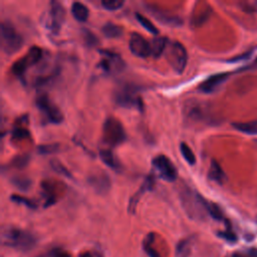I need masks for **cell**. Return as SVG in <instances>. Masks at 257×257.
Listing matches in <instances>:
<instances>
[{
    "mask_svg": "<svg viewBox=\"0 0 257 257\" xmlns=\"http://www.w3.org/2000/svg\"><path fill=\"white\" fill-rule=\"evenodd\" d=\"M52 257H70V254L68 252L56 249L52 252Z\"/></svg>",
    "mask_w": 257,
    "mask_h": 257,
    "instance_id": "obj_37",
    "label": "cell"
},
{
    "mask_svg": "<svg viewBox=\"0 0 257 257\" xmlns=\"http://www.w3.org/2000/svg\"><path fill=\"white\" fill-rule=\"evenodd\" d=\"M218 235L224 239H226L227 241H230V242H233L236 240V235L231 231V229H227L226 231L224 232H219Z\"/></svg>",
    "mask_w": 257,
    "mask_h": 257,
    "instance_id": "obj_36",
    "label": "cell"
},
{
    "mask_svg": "<svg viewBox=\"0 0 257 257\" xmlns=\"http://www.w3.org/2000/svg\"><path fill=\"white\" fill-rule=\"evenodd\" d=\"M169 44V41L167 39V37L164 36H159V37H155L153 38V40L151 41V45H152V55L157 58L159 56L162 55V53L165 51L167 45Z\"/></svg>",
    "mask_w": 257,
    "mask_h": 257,
    "instance_id": "obj_22",
    "label": "cell"
},
{
    "mask_svg": "<svg viewBox=\"0 0 257 257\" xmlns=\"http://www.w3.org/2000/svg\"><path fill=\"white\" fill-rule=\"evenodd\" d=\"M150 12L154 17H156L160 22L166 24V25H173V26H179L182 24V19L179 16H174V15H169L167 13H164L156 8H149Z\"/></svg>",
    "mask_w": 257,
    "mask_h": 257,
    "instance_id": "obj_16",
    "label": "cell"
},
{
    "mask_svg": "<svg viewBox=\"0 0 257 257\" xmlns=\"http://www.w3.org/2000/svg\"><path fill=\"white\" fill-rule=\"evenodd\" d=\"M232 125L239 132L246 135H257V120L245 121V122H233Z\"/></svg>",
    "mask_w": 257,
    "mask_h": 257,
    "instance_id": "obj_23",
    "label": "cell"
},
{
    "mask_svg": "<svg viewBox=\"0 0 257 257\" xmlns=\"http://www.w3.org/2000/svg\"><path fill=\"white\" fill-rule=\"evenodd\" d=\"M128 47L132 53L138 57L146 58L152 55V45L146 37L138 32H133L130 36Z\"/></svg>",
    "mask_w": 257,
    "mask_h": 257,
    "instance_id": "obj_12",
    "label": "cell"
},
{
    "mask_svg": "<svg viewBox=\"0 0 257 257\" xmlns=\"http://www.w3.org/2000/svg\"><path fill=\"white\" fill-rule=\"evenodd\" d=\"M59 146L57 144H46V145H40L37 148L38 154L41 155H48V154H54L58 151Z\"/></svg>",
    "mask_w": 257,
    "mask_h": 257,
    "instance_id": "obj_31",
    "label": "cell"
},
{
    "mask_svg": "<svg viewBox=\"0 0 257 257\" xmlns=\"http://www.w3.org/2000/svg\"><path fill=\"white\" fill-rule=\"evenodd\" d=\"M180 200L187 215L195 220H203L208 214L209 201L197 191L185 185L180 191Z\"/></svg>",
    "mask_w": 257,
    "mask_h": 257,
    "instance_id": "obj_1",
    "label": "cell"
},
{
    "mask_svg": "<svg viewBox=\"0 0 257 257\" xmlns=\"http://www.w3.org/2000/svg\"><path fill=\"white\" fill-rule=\"evenodd\" d=\"M124 2L122 0H102L101 6L109 11L118 10L123 6Z\"/></svg>",
    "mask_w": 257,
    "mask_h": 257,
    "instance_id": "obj_30",
    "label": "cell"
},
{
    "mask_svg": "<svg viewBox=\"0 0 257 257\" xmlns=\"http://www.w3.org/2000/svg\"><path fill=\"white\" fill-rule=\"evenodd\" d=\"M99 157L101 161L110 169L114 171H118L120 168V164L113 153L108 149H101L99 150Z\"/></svg>",
    "mask_w": 257,
    "mask_h": 257,
    "instance_id": "obj_18",
    "label": "cell"
},
{
    "mask_svg": "<svg viewBox=\"0 0 257 257\" xmlns=\"http://www.w3.org/2000/svg\"><path fill=\"white\" fill-rule=\"evenodd\" d=\"M50 166H51V168H52V170L54 171V172H56L57 174H59V175H61V176H63V177H66V178H72L71 177V173L66 169V167L63 165V164H61L58 160H51L50 161Z\"/></svg>",
    "mask_w": 257,
    "mask_h": 257,
    "instance_id": "obj_28",
    "label": "cell"
},
{
    "mask_svg": "<svg viewBox=\"0 0 257 257\" xmlns=\"http://www.w3.org/2000/svg\"><path fill=\"white\" fill-rule=\"evenodd\" d=\"M29 160H30L29 155L23 154V155H20V156L15 157V158L12 160L11 164L13 165V167H15V168H20V169H21V168H24V167L27 166V164L29 163Z\"/></svg>",
    "mask_w": 257,
    "mask_h": 257,
    "instance_id": "obj_32",
    "label": "cell"
},
{
    "mask_svg": "<svg viewBox=\"0 0 257 257\" xmlns=\"http://www.w3.org/2000/svg\"><path fill=\"white\" fill-rule=\"evenodd\" d=\"M65 10L61 3L57 1H51L49 3V10L47 16V27L48 29L56 34L61 28V25L64 21Z\"/></svg>",
    "mask_w": 257,
    "mask_h": 257,
    "instance_id": "obj_11",
    "label": "cell"
},
{
    "mask_svg": "<svg viewBox=\"0 0 257 257\" xmlns=\"http://www.w3.org/2000/svg\"><path fill=\"white\" fill-rule=\"evenodd\" d=\"M121 28L111 22H107L105 23L102 27H101V32L103 33V35L107 38H116L119 37L121 35Z\"/></svg>",
    "mask_w": 257,
    "mask_h": 257,
    "instance_id": "obj_24",
    "label": "cell"
},
{
    "mask_svg": "<svg viewBox=\"0 0 257 257\" xmlns=\"http://www.w3.org/2000/svg\"><path fill=\"white\" fill-rule=\"evenodd\" d=\"M152 165L160 178L167 182H174L177 179L178 171L173 162L165 155H158L152 160Z\"/></svg>",
    "mask_w": 257,
    "mask_h": 257,
    "instance_id": "obj_8",
    "label": "cell"
},
{
    "mask_svg": "<svg viewBox=\"0 0 257 257\" xmlns=\"http://www.w3.org/2000/svg\"><path fill=\"white\" fill-rule=\"evenodd\" d=\"M88 184L98 194H105L109 191L111 182L106 174L98 173L88 177Z\"/></svg>",
    "mask_w": 257,
    "mask_h": 257,
    "instance_id": "obj_15",
    "label": "cell"
},
{
    "mask_svg": "<svg viewBox=\"0 0 257 257\" xmlns=\"http://www.w3.org/2000/svg\"><path fill=\"white\" fill-rule=\"evenodd\" d=\"M12 139L19 141V140H23L25 138H28L30 136L28 130L26 127H22V126H16L13 128L12 131Z\"/></svg>",
    "mask_w": 257,
    "mask_h": 257,
    "instance_id": "obj_33",
    "label": "cell"
},
{
    "mask_svg": "<svg viewBox=\"0 0 257 257\" xmlns=\"http://www.w3.org/2000/svg\"><path fill=\"white\" fill-rule=\"evenodd\" d=\"M72 16L79 22H85L88 18V8L81 2H73L71 4Z\"/></svg>",
    "mask_w": 257,
    "mask_h": 257,
    "instance_id": "obj_20",
    "label": "cell"
},
{
    "mask_svg": "<svg viewBox=\"0 0 257 257\" xmlns=\"http://www.w3.org/2000/svg\"><path fill=\"white\" fill-rule=\"evenodd\" d=\"M79 257H102V255L98 252H91V251H86L83 252L79 255Z\"/></svg>",
    "mask_w": 257,
    "mask_h": 257,
    "instance_id": "obj_38",
    "label": "cell"
},
{
    "mask_svg": "<svg viewBox=\"0 0 257 257\" xmlns=\"http://www.w3.org/2000/svg\"><path fill=\"white\" fill-rule=\"evenodd\" d=\"M229 257H257L255 256L254 254L252 253H239V252H236V253H233L232 255H230Z\"/></svg>",
    "mask_w": 257,
    "mask_h": 257,
    "instance_id": "obj_39",
    "label": "cell"
},
{
    "mask_svg": "<svg viewBox=\"0 0 257 257\" xmlns=\"http://www.w3.org/2000/svg\"><path fill=\"white\" fill-rule=\"evenodd\" d=\"M83 39L88 46H93L97 43V38L95 37V35L91 31L86 29L83 30Z\"/></svg>",
    "mask_w": 257,
    "mask_h": 257,
    "instance_id": "obj_35",
    "label": "cell"
},
{
    "mask_svg": "<svg viewBox=\"0 0 257 257\" xmlns=\"http://www.w3.org/2000/svg\"><path fill=\"white\" fill-rule=\"evenodd\" d=\"M193 246V238L188 237L180 240L176 245V257H190Z\"/></svg>",
    "mask_w": 257,
    "mask_h": 257,
    "instance_id": "obj_19",
    "label": "cell"
},
{
    "mask_svg": "<svg viewBox=\"0 0 257 257\" xmlns=\"http://www.w3.org/2000/svg\"><path fill=\"white\" fill-rule=\"evenodd\" d=\"M208 214H209L210 217H212L213 219H215L217 221H224V222L228 223L225 219V216H224L222 210L215 203L209 202V204H208Z\"/></svg>",
    "mask_w": 257,
    "mask_h": 257,
    "instance_id": "obj_26",
    "label": "cell"
},
{
    "mask_svg": "<svg viewBox=\"0 0 257 257\" xmlns=\"http://www.w3.org/2000/svg\"><path fill=\"white\" fill-rule=\"evenodd\" d=\"M208 177L210 180L218 183L219 185H222L227 179L225 172L223 171V169L221 168L219 163L215 160H212V162L210 164Z\"/></svg>",
    "mask_w": 257,
    "mask_h": 257,
    "instance_id": "obj_17",
    "label": "cell"
},
{
    "mask_svg": "<svg viewBox=\"0 0 257 257\" xmlns=\"http://www.w3.org/2000/svg\"><path fill=\"white\" fill-rule=\"evenodd\" d=\"M1 242L7 247H11L21 251H28L35 246L37 239L29 231L17 227L8 226L2 229Z\"/></svg>",
    "mask_w": 257,
    "mask_h": 257,
    "instance_id": "obj_2",
    "label": "cell"
},
{
    "mask_svg": "<svg viewBox=\"0 0 257 257\" xmlns=\"http://www.w3.org/2000/svg\"><path fill=\"white\" fill-rule=\"evenodd\" d=\"M180 151H181V154H182L183 158L186 160V162L189 165H195L196 164V156L193 153L192 149L186 143H184V142L181 143Z\"/></svg>",
    "mask_w": 257,
    "mask_h": 257,
    "instance_id": "obj_25",
    "label": "cell"
},
{
    "mask_svg": "<svg viewBox=\"0 0 257 257\" xmlns=\"http://www.w3.org/2000/svg\"><path fill=\"white\" fill-rule=\"evenodd\" d=\"M42 57V49L33 46L29 49V51L26 53L25 56L18 59L12 66L13 73L17 76H23L25 74L26 70L31 66L36 64Z\"/></svg>",
    "mask_w": 257,
    "mask_h": 257,
    "instance_id": "obj_9",
    "label": "cell"
},
{
    "mask_svg": "<svg viewBox=\"0 0 257 257\" xmlns=\"http://www.w3.org/2000/svg\"><path fill=\"white\" fill-rule=\"evenodd\" d=\"M136 18H137V20L140 22V24H141L145 29H147L149 32H151V33H153V34H158V33H159L158 28H157V27L153 24V22H152L149 18H147L146 16L142 15L141 13H136Z\"/></svg>",
    "mask_w": 257,
    "mask_h": 257,
    "instance_id": "obj_27",
    "label": "cell"
},
{
    "mask_svg": "<svg viewBox=\"0 0 257 257\" xmlns=\"http://www.w3.org/2000/svg\"><path fill=\"white\" fill-rule=\"evenodd\" d=\"M100 54L102 57L98 63V67H100L104 72L116 73L120 72L124 68V61L117 53L104 49L100 50Z\"/></svg>",
    "mask_w": 257,
    "mask_h": 257,
    "instance_id": "obj_10",
    "label": "cell"
},
{
    "mask_svg": "<svg viewBox=\"0 0 257 257\" xmlns=\"http://www.w3.org/2000/svg\"><path fill=\"white\" fill-rule=\"evenodd\" d=\"M154 185H155V180H154V177H152L151 175L148 176L144 183L142 184V186L140 187V189L131 197L130 199V202H128V206H127V211L132 214H134L136 212V209H137V206L142 198V196L148 192V191H151L153 188H154Z\"/></svg>",
    "mask_w": 257,
    "mask_h": 257,
    "instance_id": "obj_14",
    "label": "cell"
},
{
    "mask_svg": "<svg viewBox=\"0 0 257 257\" xmlns=\"http://www.w3.org/2000/svg\"><path fill=\"white\" fill-rule=\"evenodd\" d=\"M125 140L126 134L121 122L113 116L106 117L102 125V141L104 144L110 147H116Z\"/></svg>",
    "mask_w": 257,
    "mask_h": 257,
    "instance_id": "obj_4",
    "label": "cell"
},
{
    "mask_svg": "<svg viewBox=\"0 0 257 257\" xmlns=\"http://www.w3.org/2000/svg\"><path fill=\"white\" fill-rule=\"evenodd\" d=\"M230 76V72H219L215 73L208 78H206L200 85L199 90L205 93H210L215 91L223 82L227 80V78Z\"/></svg>",
    "mask_w": 257,
    "mask_h": 257,
    "instance_id": "obj_13",
    "label": "cell"
},
{
    "mask_svg": "<svg viewBox=\"0 0 257 257\" xmlns=\"http://www.w3.org/2000/svg\"><path fill=\"white\" fill-rule=\"evenodd\" d=\"M1 48L7 54L11 55L17 52L23 45V37L17 29L8 21H2L0 26Z\"/></svg>",
    "mask_w": 257,
    "mask_h": 257,
    "instance_id": "obj_3",
    "label": "cell"
},
{
    "mask_svg": "<svg viewBox=\"0 0 257 257\" xmlns=\"http://www.w3.org/2000/svg\"><path fill=\"white\" fill-rule=\"evenodd\" d=\"M167 59L177 73H182L188 61V53L185 46L177 40L170 42L167 51Z\"/></svg>",
    "mask_w": 257,
    "mask_h": 257,
    "instance_id": "obj_7",
    "label": "cell"
},
{
    "mask_svg": "<svg viewBox=\"0 0 257 257\" xmlns=\"http://www.w3.org/2000/svg\"><path fill=\"white\" fill-rule=\"evenodd\" d=\"M114 101L122 107L136 108L140 111L144 110V103L137 92V88L131 85L120 86L114 92Z\"/></svg>",
    "mask_w": 257,
    "mask_h": 257,
    "instance_id": "obj_5",
    "label": "cell"
},
{
    "mask_svg": "<svg viewBox=\"0 0 257 257\" xmlns=\"http://www.w3.org/2000/svg\"><path fill=\"white\" fill-rule=\"evenodd\" d=\"M155 234L149 233L143 242V248L146 251V253L149 255V257H162L161 253L155 246Z\"/></svg>",
    "mask_w": 257,
    "mask_h": 257,
    "instance_id": "obj_21",
    "label": "cell"
},
{
    "mask_svg": "<svg viewBox=\"0 0 257 257\" xmlns=\"http://www.w3.org/2000/svg\"><path fill=\"white\" fill-rule=\"evenodd\" d=\"M11 182L20 191H27L31 186V180L26 177H14Z\"/></svg>",
    "mask_w": 257,
    "mask_h": 257,
    "instance_id": "obj_29",
    "label": "cell"
},
{
    "mask_svg": "<svg viewBox=\"0 0 257 257\" xmlns=\"http://www.w3.org/2000/svg\"><path fill=\"white\" fill-rule=\"evenodd\" d=\"M11 200L13 202H15V203L23 204L24 206H26L29 209H35L36 208V204L33 201H31V200H29V199H27L25 197L19 196V195H12L11 196Z\"/></svg>",
    "mask_w": 257,
    "mask_h": 257,
    "instance_id": "obj_34",
    "label": "cell"
},
{
    "mask_svg": "<svg viewBox=\"0 0 257 257\" xmlns=\"http://www.w3.org/2000/svg\"><path fill=\"white\" fill-rule=\"evenodd\" d=\"M36 106L43 115V118L49 123H60L63 121V114L59 107L54 104L46 93H40L35 99Z\"/></svg>",
    "mask_w": 257,
    "mask_h": 257,
    "instance_id": "obj_6",
    "label": "cell"
}]
</instances>
